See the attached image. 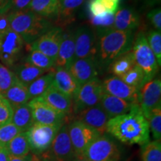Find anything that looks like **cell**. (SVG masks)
Masks as SVG:
<instances>
[{
	"mask_svg": "<svg viewBox=\"0 0 161 161\" xmlns=\"http://www.w3.org/2000/svg\"><path fill=\"white\" fill-rule=\"evenodd\" d=\"M106 132L125 145L144 146L150 141L148 121L134 104L127 114L110 118L107 122Z\"/></svg>",
	"mask_w": 161,
	"mask_h": 161,
	"instance_id": "cell-1",
	"label": "cell"
},
{
	"mask_svg": "<svg viewBox=\"0 0 161 161\" xmlns=\"http://www.w3.org/2000/svg\"><path fill=\"white\" fill-rule=\"evenodd\" d=\"M96 36L99 39L97 40L95 60L96 65L101 69H108L113 60L132 49V31L110 29Z\"/></svg>",
	"mask_w": 161,
	"mask_h": 161,
	"instance_id": "cell-2",
	"label": "cell"
},
{
	"mask_svg": "<svg viewBox=\"0 0 161 161\" xmlns=\"http://www.w3.org/2000/svg\"><path fill=\"white\" fill-rule=\"evenodd\" d=\"M10 27L30 46L52 27L51 20L30 10L12 11L9 13Z\"/></svg>",
	"mask_w": 161,
	"mask_h": 161,
	"instance_id": "cell-3",
	"label": "cell"
},
{
	"mask_svg": "<svg viewBox=\"0 0 161 161\" xmlns=\"http://www.w3.org/2000/svg\"><path fill=\"white\" fill-rule=\"evenodd\" d=\"M131 51L134 54L136 65H137L145 74V81L152 79L158 73L159 66L158 61L148 46L146 36L142 31L136 35L133 41Z\"/></svg>",
	"mask_w": 161,
	"mask_h": 161,
	"instance_id": "cell-4",
	"label": "cell"
},
{
	"mask_svg": "<svg viewBox=\"0 0 161 161\" xmlns=\"http://www.w3.org/2000/svg\"><path fill=\"white\" fill-rule=\"evenodd\" d=\"M63 125H44L35 122L26 131L30 150L35 155L43 154L49 150Z\"/></svg>",
	"mask_w": 161,
	"mask_h": 161,
	"instance_id": "cell-5",
	"label": "cell"
},
{
	"mask_svg": "<svg viewBox=\"0 0 161 161\" xmlns=\"http://www.w3.org/2000/svg\"><path fill=\"white\" fill-rule=\"evenodd\" d=\"M25 42L23 38L9 29L0 33V61L8 68H13L20 60Z\"/></svg>",
	"mask_w": 161,
	"mask_h": 161,
	"instance_id": "cell-6",
	"label": "cell"
},
{
	"mask_svg": "<svg viewBox=\"0 0 161 161\" xmlns=\"http://www.w3.org/2000/svg\"><path fill=\"white\" fill-rule=\"evenodd\" d=\"M41 155L44 160L51 161H73L77 158L70 140L67 125L61 126L49 150Z\"/></svg>",
	"mask_w": 161,
	"mask_h": 161,
	"instance_id": "cell-7",
	"label": "cell"
},
{
	"mask_svg": "<svg viewBox=\"0 0 161 161\" xmlns=\"http://www.w3.org/2000/svg\"><path fill=\"white\" fill-rule=\"evenodd\" d=\"M104 92L102 81L98 78L81 85L72 98V112L76 114L82 110L99 104Z\"/></svg>",
	"mask_w": 161,
	"mask_h": 161,
	"instance_id": "cell-8",
	"label": "cell"
},
{
	"mask_svg": "<svg viewBox=\"0 0 161 161\" xmlns=\"http://www.w3.org/2000/svg\"><path fill=\"white\" fill-rule=\"evenodd\" d=\"M82 158L90 161H119L120 151L112 139L101 135L88 146Z\"/></svg>",
	"mask_w": 161,
	"mask_h": 161,
	"instance_id": "cell-9",
	"label": "cell"
},
{
	"mask_svg": "<svg viewBox=\"0 0 161 161\" xmlns=\"http://www.w3.org/2000/svg\"><path fill=\"white\" fill-rule=\"evenodd\" d=\"M68 132L77 158H82L88 146L101 136L97 130L78 120L68 125Z\"/></svg>",
	"mask_w": 161,
	"mask_h": 161,
	"instance_id": "cell-10",
	"label": "cell"
},
{
	"mask_svg": "<svg viewBox=\"0 0 161 161\" xmlns=\"http://www.w3.org/2000/svg\"><path fill=\"white\" fill-rule=\"evenodd\" d=\"M138 104L145 117L148 119L154 108L161 106V80L154 77L147 80L139 89Z\"/></svg>",
	"mask_w": 161,
	"mask_h": 161,
	"instance_id": "cell-11",
	"label": "cell"
},
{
	"mask_svg": "<svg viewBox=\"0 0 161 161\" xmlns=\"http://www.w3.org/2000/svg\"><path fill=\"white\" fill-rule=\"evenodd\" d=\"M75 58H93L96 55L97 36L89 26H80L75 31Z\"/></svg>",
	"mask_w": 161,
	"mask_h": 161,
	"instance_id": "cell-12",
	"label": "cell"
},
{
	"mask_svg": "<svg viewBox=\"0 0 161 161\" xmlns=\"http://www.w3.org/2000/svg\"><path fill=\"white\" fill-rule=\"evenodd\" d=\"M34 120L44 125H63L66 116L50 107L41 97L32 98L28 102Z\"/></svg>",
	"mask_w": 161,
	"mask_h": 161,
	"instance_id": "cell-13",
	"label": "cell"
},
{
	"mask_svg": "<svg viewBox=\"0 0 161 161\" xmlns=\"http://www.w3.org/2000/svg\"><path fill=\"white\" fill-rule=\"evenodd\" d=\"M63 36V29L58 26H52L30 45V49L37 50L55 61Z\"/></svg>",
	"mask_w": 161,
	"mask_h": 161,
	"instance_id": "cell-14",
	"label": "cell"
},
{
	"mask_svg": "<svg viewBox=\"0 0 161 161\" xmlns=\"http://www.w3.org/2000/svg\"><path fill=\"white\" fill-rule=\"evenodd\" d=\"M104 92L133 104H138L139 89L128 85L119 77H110L102 81Z\"/></svg>",
	"mask_w": 161,
	"mask_h": 161,
	"instance_id": "cell-15",
	"label": "cell"
},
{
	"mask_svg": "<svg viewBox=\"0 0 161 161\" xmlns=\"http://www.w3.org/2000/svg\"><path fill=\"white\" fill-rule=\"evenodd\" d=\"M109 117L105 111L100 105V104L82 110L75 114V119L91 127L99 133L101 135H104L106 132L107 122Z\"/></svg>",
	"mask_w": 161,
	"mask_h": 161,
	"instance_id": "cell-16",
	"label": "cell"
},
{
	"mask_svg": "<svg viewBox=\"0 0 161 161\" xmlns=\"http://www.w3.org/2000/svg\"><path fill=\"white\" fill-rule=\"evenodd\" d=\"M98 66L93 58H75L68 70L80 86L98 78Z\"/></svg>",
	"mask_w": 161,
	"mask_h": 161,
	"instance_id": "cell-17",
	"label": "cell"
},
{
	"mask_svg": "<svg viewBox=\"0 0 161 161\" xmlns=\"http://www.w3.org/2000/svg\"><path fill=\"white\" fill-rule=\"evenodd\" d=\"M50 107L66 117L72 113V98L52 85L40 96Z\"/></svg>",
	"mask_w": 161,
	"mask_h": 161,
	"instance_id": "cell-18",
	"label": "cell"
},
{
	"mask_svg": "<svg viewBox=\"0 0 161 161\" xmlns=\"http://www.w3.org/2000/svg\"><path fill=\"white\" fill-rule=\"evenodd\" d=\"M52 85L72 98L75 96L80 86L69 70L62 67H56Z\"/></svg>",
	"mask_w": 161,
	"mask_h": 161,
	"instance_id": "cell-19",
	"label": "cell"
},
{
	"mask_svg": "<svg viewBox=\"0 0 161 161\" xmlns=\"http://www.w3.org/2000/svg\"><path fill=\"white\" fill-rule=\"evenodd\" d=\"M75 34L72 32H68L66 35L64 34L55 58V67H62L68 69L69 65L75 59Z\"/></svg>",
	"mask_w": 161,
	"mask_h": 161,
	"instance_id": "cell-20",
	"label": "cell"
},
{
	"mask_svg": "<svg viewBox=\"0 0 161 161\" xmlns=\"http://www.w3.org/2000/svg\"><path fill=\"white\" fill-rule=\"evenodd\" d=\"M85 0H60L57 17L55 19L56 26L61 29L69 26L75 19V13L83 5Z\"/></svg>",
	"mask_w": 161,
	"mask_h": 161,
	"instance_id": "cell-21",
	"label": "cell"
},
{
	"mask_svg": "<svg viewBox=\"0 0 161 161\" xmlns=\"http://www.w3.org/2000/svg\"><path fill=\"white\" fill-rule=\"evenodd\" d=\"M99 104L109 119L127 114L134 104L105 92L102 95Z\"/></svg>",
	"mask_w": 161,
	"mask_h": 161,
	"instance_id": "cell-22",
	"label": "cell"
},
{
	"mask_svg": "<svg viewBox=\"0 0 161 161\" xmlns=\"http://www.w3.org/2000/svg\"><path fill=\"white\" fill-rule=\"evenodd\" d=\"M140 24V18L134 10L122 8L118 10L114 14L113 29L119 31H132Z\"/></svg>",
	"mask_w": 161,
	"mask_h": 161,
	"instance_id": "cell-23",
	"label": "cell"
},
{
	"mask_svg": "<svg viewBox=\"0 0 161 161\" xmlns=\"http://www.w3.org/2000/svg\"><path fill=\"white\" fill-rule=\"evenodd\" d=\"M12 69H14L13 72H14L17 79L26 86H29L34 80L43 75L46 72H49L36 67L26 62L25 60L22 63L17 64Z\"/></svg>",
	"mask_w": 161,
	"mask_h": 161,
	"instance_id": "cell-24",
	"label": "cell"
},
{
	"mask_svg": "<svg viewBox=\"0 0 161 161\" xmlns=\"http://www.w3.org/2000/svg\"><path fill=\"white\" fill-rule=\"evenodd\" d=\"M3 97L8 101L13 108L27 104L31 100L28 87L18 79L5 92Z\"/></svg>",
	"mask_w": 161,
	"mask_h": 161,
	"instance_id": "cell-25",
	"label": "cell"
},
{
	"mask_svg": "<svg viewBox=\"0 0 161 161\" xmlns=\"http://www.w3.org/2000/svg\"><path fill=\"white\" fill-rule=\"evenodd\" d=\"M58 8V0H31L29 10L49 20H55Z\"/></svg>",
	"mask_w": 161,
	"mask_h": 161,
	"instance_id": "cell-26",
	"label": "cell"
},
{
	"mask_svg": "<svg viewBox=\"0 0 161 161\" xmlns=\"http://www.w3.org/2000/svg\"><path fill=\"white\" fill-rule=\"evenodd\" d=\"M14 113L11 122L15 125L21 132H26L35 123L31 108L25 104L13 108Z\"/></svg>",
	"mask_w": 161,
	"mask_h": 161,
	"instance_id": "cell-27",
	"label": "cell"
},
{
	"mask_svg": "<svg viewBox=\"0 0 161 161\" xmlns=\"http://www.w3.org/2000/svg\"><path fill=\"white\" fill-rule=\"evenodd\" d=\"M136 65L134 54L131 50L122 54L114 59L108 66V69L116 77H120L129 71L134 66Z\"/></svg>",
	"mask_w": 161,
	"mask_h": 161,
	"instance_id": "cell-28",
	"label": "cell"
},
{
	"mask_svg": "<svg viewBox=\"0 0 161 161\" xmlns=\"http://www.w3.org/2000/svg\"><path fill=\"white\" fill-rule=\"evenodd\" d=\"M55 75V70H50L46 72L29 84L28 87L30 98L40 97L52 84Z\"/></svg>",
	"mask_w": 161,
	"mask_h": 161,
	"instance_id": "cell-29",
	"label": "cell"
},
{
	"mask_svg": "<svg viewBox=\"0 0 161 161\" xmlns=\"http://www.w3.org/2000/svg\"><path fill=\"white\" fill-rule=\"evenodd\" d=\"M10 155L24 157L29 154L30 147L26 132H21L12 140L5 147Z\"/></svg>",
	"mask_w": 161,
	"mask_h": 161,
	"instance_id": "cell-30",
	"label": "cell"
},
{
	"mask_svg": "<svg viewBox=\"0 0 161 161\" xmlns=\"http://www.w3.org/2000/svg\"><path fill=\"white\" fill-rule=\"evenodd\" d=\"M25 61L40 69L50 71L55 66V60L48 57L45 54L37 50L30 49L29 55L25 58Z\"/></svg>",
	"mask_w": 161,
	"mask_h": 161,
	"instance_id": "cell-31",
	"label": "cell"
},
{
	"mask_svg": "<svg viewBox=\"0 0 161 161\" xmlns=\"http://www.w3.org/2000/svg\"><path fill=\"white\" fill-rule=\"evenodd\" d=\"M114 22V14L111 13L106 12L104 14L98 16V17H93L90 16L89 23L90 27L92 29L96 30L97 33L96 35L107 31L108 30L113 29V25Z\"/></svg>",
	"mask_w": 161,
	"mask_h": 161,
	"instance_id": "cell-32",
	"label": "cell"
},
{
	"mask_svg": "<svg viewBox=\"0 0 161 161\" xmlns=\"http://www.w3.org/2000/svg\"><path fill=\"white\" fill-rule=\"evenodd\" d=\"M141 156L142 161H161L160 141H149L142 146Z\"/></svg>",
	"mask_w": 161,
	"mask_h": 161,
	"instance_id": "cell-33",
	"label": "cell"
},
{
	"mask_svg": "<svg viewBox=\"0 0 161 161\" xmlns=\"http://www.w3.org/2000/svg\"><path fill=\"white\" fill-rule=\"evenodd\" d=\"M119 78L125 84L130 86H135L138 89H140L145 81L144 72L137 65L134 66L129 71Z\"/></svg>",
	"mask_w": 161,
	"mask_h": 161,
	"instance_id": "cell-34",
	"label": "cell"
},
{
	"mask_svg": "<svg viewBox=\"0 0 161 161\" xmlns=\"http://www.w3.org/2000/svg\"><path fill=\"white\" fill-rule=\"evenodd\" d=\"M147 120L149 124V129L152 132L154 140L160 141L161 139V106L152 110Z\"/></svg>",
	"mask_w": 161,
	"mask_h": 161,
	"instance_id": "cell-35",
	"label": "cell"
},
{
	"mask_svg": "<svg viewBox=\"0 0 161 161\" xmlns=\"http://www.w3.org/2000/svg\"><path fill=\"white\" fill-rule=\"evenodd\" d=\"M17 79L14 72L0 64V94L2 96H4Z\"/></svg>",
	"mask_w": 161,
	"mask_h": 161,
	"instance_id": "cell-36",
	"label": "cell"
},
{
	"mask_svg": "<svg viewBox=\"0 0 161 161\" xmlns=\"http://www.w3.org/2000/svg\"><path fill=\"white\" fill-rule=\"evenodd\" d=\"M148 46L155 56L159 66L161 65V33L156 30H151L146 37Z\"/></svg>",
	"mask_w": 161,
	"mask_h": 161,
	"instance_id": "cell-37",
	"label": "cell"
},
{
	"mask_svg": "<svg viewBox=\"0 0 161 161\" xmlns=\"http://www.w3.org/2000/svg\"><path fill=\"white\" fill-rule=\"evenodd\" d=\"M20 133V130L12 122L0 127V146L2 148H5L8 144Z\"/></svg>",
	"mask_w": 161,
	"mask_h": 161,
	"instance_id": "cell-38",
	"label": "cell"
},
{
	"mask_svg": "<svg viewBox=\"0 0 161 161\" xmlns=\"http://www.w3.org/2000/svg\"><path fill=\"white\" fill-rule=\"evenodd\" d=\"M13 113V108L8 101L0 96V127L11 122Z\"/></svg>",
	"mask_w": 161,
	"mask_h": 161,
	"instance_id": "cell-39",
	"label": "cell"
},
{
	"mask_svg": "<svg viewBox=\"0 0 161 161\" xmlns=\"http://www.w3.org/2000/svg\"><path fill=\"white\" fill-rule=\"evenodd\" d=\"M147 17L154 26L156 31H161V11L160 8H156L151 11L147 14Z\"/></svg>",
	"mask_w": 161,
	"mask_h": 161,
	"instance_id": "cell-40",
	"label": "cell"
},
{
	"mask_svg": "<svg viewBox=\"0 0 161 161\" xmlns=\"http://www.w3.org/2000/svg\"><path fill=\"white\" fill-rule=\"evenodd\" d=\"M88 8L90 12V15L93 17H98L106 13V9L98 0H90Z\"/></svg>",
	"mask_w": 161,
	"mask_h": 161,
	"instance_id": "cell-41",
	"label": "cell"
},
{
	"mask_svg": "<svg viewBox=\"0 0 161 161\" xmlns=\"http://www.w3.org/2000/svg\"><path fill=\"white\" fill-rule=\"evenodd\" d=\"M11 9L13 11L29 10L31 0H11Z\"/></svg>",
	"mask_w": 161,
	"mask_h": 161,
	"instance_id": "cell-42",
	"label": "cell"
},
{
	"mask_svg": "<svg viewBox=\"0 0 161 161\" xmlns=\"http://www.w3.org/2000/svg\"><path fill=\"white\" fill-rule=\"evenodd\" d=\"M11 29L9 20V12L0 14V33Z\"/></svg>",
	"mask_w": 161,
	"mask_h": 161,
	"instance_id": "cell-43",
	"label": "cell"
},
{
	"mask_svg": "<svg viewBox=\"0 0 161 161\" xmlns=\"http://www.w3.org/2000/svg\"><path fill=\"white\" fill-rule=\"evenodd\" d=\"M37 157L35 155H28L24 157H14L9 154V161H38Z\"/></svg>",
	"mask_w": 161,
	"mask_h": 161,
	"instance_id": "cell-44",
	"label": "cell"
},
{
	"mask_svg": "<svg viewBox=\"0 0 161 161\" xmlns=\"http://www.w3.org/2000/svg\"><path fill=\"white\" fill-rule=\"evenodd\" d=\"M11 10V0H0V14L8 13Z\"/></svg>",
	"mask_w": 161,
	"mask_h": 161,
	"instance_id": "cell-45",
	"label": "cell"
},
{
	"mask_svg": "<svg viewBox=\"0 0 161 161\" xmlns=\"http://www.w3.org/2000/svg\"><path fill=\"white\" fill-rule=\"evenodd\" d=\"M0 161H9V154L5 148H0Z\"/></svg>",
	"mask_w": 161,
	"mask_h": 161,
	"instance_id": "cell-46",
	"label": "cell"
},
{
	"mask_svg": "<svg viewBox=\"0 0 161 161\" xmlns=\"http://www.w3.org/2000/svg\"><path fill=\"white\" fill-rule=\"evenodd\" d=\"M73 161H90V160L84 158H76L74 159Z\"/></svg>",
	"mask_w": 161,
	"mask_h": 161,
	"instance_id": "cell-47",
	"label": "cell"
},
{
	"mask_svg": "<svg viewBox=\"0 0 161 161\" xmlns=\"http://www.w3.org/2000/svg\"><path fill=\"white\" fill-rule=\"evenodd\" d=\"M112 1H114V2H115V3H116L119 4L120 2H121V0H112Z\"/></svg>",
	"mask_w": 161,
	"mask_h": 161,
	"instance_id": "cell-48",
	"label": "cell"
},
{
	"mask_svg": "<svg viewBox=\"0 0 161 161\" xmlns=\"http://www.w3.org/2000/svg\"><path fill=\"white\" fill-rule=\"evenodd\" d=\"M0 148H2V147H1V146H0Z\"/></svg>",
	"mask_w": 161,
	"mask_h": 161,
	"instance_id": "cell-49",
	"label": "cell"
},
{
	"mask_svg": "<svg viewBox=\"0 0 161 161\" xmlns=\"http://www.w3.org/2000/svg\"><path fill=\"white\" fill-rule=\"evenodd\" d=\"M58 1H60V0H58Z\"/></svg>",
	"mask_w": 161,
	"mask_h": 161,
	"instance_id": "cell-50",
	"label": "cell"
},
{
	"mask_svg": "<svg viewBox=\"0 0 161 161\" xmlns=\"http://www.w3.org/2000/svg\"><path fill=\"white\" fill-rule=\"evenodd\" d=\"M0 96H2V95H1V94H0Z\"/></svg>",
	"mask_w": 161,
	"mask_h": 161,
	"instance_id": "cell-51",
	"label": "cell"
}]
</instances>
